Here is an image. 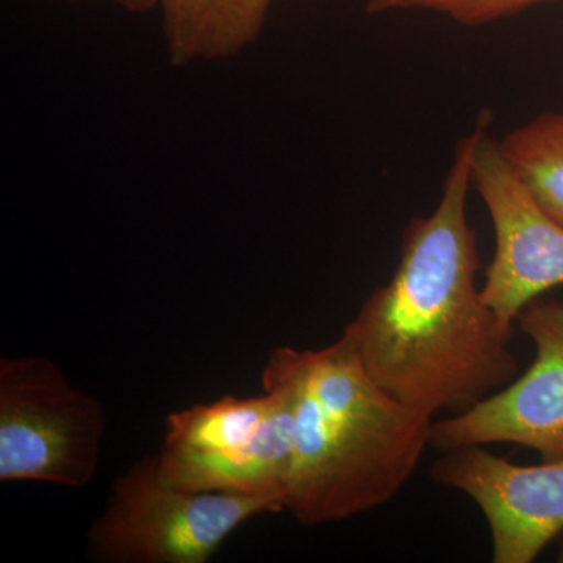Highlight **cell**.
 Returning <instances> with one entry per match:
<instances>
[{
  "mask_svg": "<svg viewBox=\"0 0 563 563\" xmlns=\"http://www.w3.org/2000/svg\"><path fill=\"white\" fill-rule=\"evenodd\" d=\"M517 322L536 344L532 365L472 409L433 421L435 450L517 444L542 461L563 457V301L537 299Z\"/></svg>",
  "mask_w": 563,
  "mask_h": 563,
  "instance_id": "52a82bcc",
  "label": "cell"
},
{
  "mask_svg": "<svg viewBox=\"0 0 563 563\" xmlns=\"http://www.w3.org/2000/svg\"><path fill=\"white\" fill-rule=\"evenodd\" d=\"M558 561L563 563V542L561 543V548H559Z\"/></svg>",
  "mask_w": 563,
  "mask_h": 563,
  "instance_id": "4fadbf2b",
  "label": "cell"
},
{
  "mask_svg": "<svg viewBox=\"0 0 563 563\" xmlns=\"http://www.w3.org/2000/svg\"><path fill=\"white\" fill-rule=\"evenodd\" d=\"M284 510L268 496L190 492L162 479L157 454L118 477L88 531V558L107 563H207L251 518Z\"/></svg>",
  "mask_w": 563,
  "mask_h": 563,
  "instance_id": "277c9868",
  "label": "cell"
},
{
  "mask_svg": "<svg viewBox=\"0 0 563 563\" xmlns=\"http://www.w3.org/2000/svg\"><path fill=\"white\" fill-rule=\"evenodd\" d=\"M492 114L474 125L472 185L487 207L495 254L483 295L507 328L543 292L563 285V225L532 198L488 133Z\"/></svg>",
  "mask_w": 563,
  "mask_h": 563,
  "instance_id": "8992f818",
  "label": "cell"
},
{
  "mask_svg": "<svg viewBox=\"0 0 563 563\" xmlns=\"http://www.w3.org/2000/svg\"><path fill=\"white\" fill-rule=\"evenodd\" d=\"M263 395L224 396L166 418L162 479L190 492L268 496L284 506L295 451V388L272 355Z\"/></svg>",
  "mask_w": 563,
  "mask_h": 563,
  "instance_id": "3957f363",
  "label": "cell"
},
{
  "mask_svg": "<svg viewBox=\"0 0 563 563\" xmlns=\"http://www.w3.org/2000/svg\"><path fill=\"white\" fill-rule=\"evenodd\" d=\"M107 2L114 3V5L131 11V13H146V11L157 9L161 5V0H107Z\"/></svg>",
  "mask_w": 563,
  "mask_h": 563,
  "instance_id": "7c38bea8",
  "label": "cell"
},
{
  "mask_svg": "<svg viewBox=\"0 0 563 563\" xmlns=\"http://www.w3.org/2000/svg\"><path fill=\"white\" fill-rule=\"evenodd\" d=\"M107 412L43 355L0 361V481L81 488L98 472Z\"/></svg>",
  "mask_w": 563,
  "mask_h": 563,
  "instance_id": "5b68a950",
  "label": "cell"
},
{
  "mask_svg": "<svg viewBox=\"0 0 563 563\" xmlns=\"http://www.w3.org/2000/svg\"><path fill=\"white\" fill-rule=\"evenodd\" d=\"M274 0H161L168 62L228 60L258 40Z\"/></svg>",
  "mask_w": 563,
  "mask_h": 563,
  "instance_id": "9c48e42d",
  "label": "cell"
},
{
  "mask_svg": "<svg viewBox=\"0 0 563 563\" xmlns=\"http://www.w3.org/2000/svg\"><path fill=\"white\" fill-rule=\"evenodd\" d=\"M431 474L479 507L495 563H531L563 532V457L517 465L485 446H465L444 451Z\"/></svg>",
  "mask_w": 563,
  "mask_h": 563,
  "instance_id": "ba28073f",
  "label": "cell"
},
{
  "mask_svg": "<svg viewBox=\"0 0 563 563\" xmlns=\"http://www.w3.org/2000/svg\"><path fill=\"white\" fill-rule=\"evenodd\" d=\"M473 147L474 132L459 141L439 206L409 221L398 268L342 333L384 390L433 418L472 409L518 374L514 328L476 282L479 251L466 218Z\"/></svg>",
  "mask_w": 563,
  "mask_h": 563,
  "instance_id": "6da1fadb",
  "label": "cell"
},
{
  "mask_svg": "<svg viewBox=\"0 0 563 563\" xmlns=\"http://www.w3.org/2000/svg\"><path fill=\"white\" fill-rule=\"evenodd\" d=\"M272 357L295 388V451L284 510L317 526L391 501L431 446L435 418L384 390L343 335L318 351L277 347Z\"/></svg>",
  "mask_w": 563,
  "mask_h": 563,
  "instance_id": "7a4b0ae2",
  "label": "cell"
},
{
  "mask_svg": "<svg viewBox=\"0 0 563 563\" xmlns=\"http://www.w3.org/2000/svg\"><path fill=\"white\" fill-rule=\"evenodd\" d=\"M551 0H368L369 14L401 10H429L442 13L463 25H484L514 16Z\"/></svg>",
  "mask_w": 563,
  "mask_h": 563,
  "instance_id": "8fae6325",
  "label": "cell"
},
{
  "mask_svg": "<svg viewBox=\"0 0 563 563\" xmlns=\"http://www.w3.org/2000/svg\"><path fill=\"white\" fill-rule=\"evenodd\" d=\"M499 147L537 203L563 225V113L539 114Z\"/></svg>",
  "mask_w": 563,
  "mask_h": 563,
  "instance_id": "30bf717a",
  "label": "cell"
}]
</instances>
